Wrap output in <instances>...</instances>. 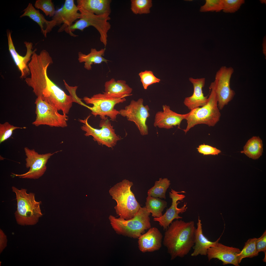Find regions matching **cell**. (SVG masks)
<instances>
[{"label": "cell", "instance_id": "obj_4", "mask_svg": "<svg viewBox=\"0 0 266 266\" xmlns=\"http://www.w3.org/2000/svg\"><path fill=\"white\" fill-rule=\"evenodd\" d=\"M209 88L211 91L206 103L187 113L185 119L187 125L183 130L185 133L196 125L203 124L214 126L219 120L221 114L215 88L212 83Z\"/></svg>", "mask_w": 266, "mask_h": 266}, {"label": "cell", "instance_id": "obj_6", "mask_svg": "<svg viewBox=\"0 0 266 266\" xmlns=\"http://www.w3.org/2000/svg\"><path fill=\"white\" fill-rule=\"evenodd\" d=\"M79 11L81 14L80 18L64 31L71 36L75 37L78 35L72 32L76 30L83 31L87 27L93 26L99 33L100 41L105 47L107 43V33L111 28V25L108 21L111 19L109 16L98 15L80 8Z\"/></svg>", "mask_w": 266, "mask_h": 266}, {"label": "cell", "instance_id": "obj_32", "mask_svg": "<svg viewBox=\"0 0 266 266\" xmlns=\"http://www.w3.org/2000/svg\"><path fill=\"white\" fill-rule=\"evenodd\" d=\"M25 127L14 126L6 122L0 124V143L1 144L9 138L12 135L13 131L17 129H25Z\"/></svg>", "mask_w": 266, "mask_h": 266}, {"label": "cell", "instance_id": "obj_9", "mask_svg": "<svg viewBox=\"0 0 266 266\" xmlns=\"http://www.w3.org/2000/svg\"><path fill=\"white\" fill-rule=\"evenodd\" d=\"M90 116L89 115L83 120H79L80 122L83 124L81 129L85 132L84 135L86 136H92L93 140L99 145L113 148L121 138L115 133L110 120L107 117L105 119H101L99 124L101 128L98 129L93 127L88 123V120Z\"/></svg>", "mask_w": 266, "mask_h": 266}, {"label": "cell", "instance_id": "obj_2", "mask_svg": "<svg viewBox=\"0 0 266 266\" xmlns=\"http://www.w3.org/2000/svg\"><path fill=\"white\" fill-rule=\"evenodd\" d=\"M12 188L16 195L17 207L15 215L17 223L22 226L36 224L42 215L41 201H36L35 194L27 193L26 189H19L14 186Z\"/></svg>", "mask_w": 266, "mask_h": 266}, {"label": "cell", "instance_id": "obj_5", "mask_svg": "<svg viewBox=\"0 0 266 266\" xmlns=\"http://www.w3.org/2000/svg\"><path fill=\"white\" fill-rule=\"evenodd\" d=\"M145 206L141 207L132 218L126 220L119 217L117 218L110 215L109 219L112 227L117 234L133 238H138L151 228L149 216Z\"/></svg>", "mask_w": 266, "mask_h": 266}, {"label": "cell", "instance_id": "obj_22", "mask_svg": "<svg viewBox=\"0 0 266 266\" xmlns=\"http://www.w3.org/2000/svg\"><path fill=\"white\" fill-rule=\"evenodd\" d=\"M79 8L98 15L109 16L111 12V0H77Z\"/></svg>", "mask_w": 266, "mask_h": 266}, {"label": "cell", "instance_id": "obj_15", "mask_svg": "<svg viewBox=\"0 0 266 266\" xmlns=\"http://www.w3.org/2000/svg\"><path fill=\"white\" fill-rule=\"evenodd\" d=\"M185 192L182 191L177 192L172 189L169 193L170 198L172 199V203L171 206L167 209L164 214L159 217H154L153 220L159 222L160 225L163 228L164 230H166L170 224L175 219H182V217L179 214L183 213L186 210L187 203L185 202L183 206L179 208L178 205L180 202L179 200H182L185 197L183 194L179 193Z\"/></svg>", "mask_w": 266, "mask_h": 266}, {"label": "cell", "instance_id": "obj_20", "mask_svg": "<svg viewBox=\"0 0 266 266\" xmlns=\"http://www.w3.org/2000/svg\"><path fill=\"white\" fill-rule=\"evenodd\" d=\"M189 80L193 84V92L191 96L185 98L183 103L191 110L205 105L207 102L208 97L204 96L202 91L205 84L204 78L195 79L190 77Z\"/></svg>", "mask_w": 266, "mask_h": 266}, {"label": "cell", "instance_id": "obj_37", "mask_svg": "<svg viewBox=\"0 0 266 266\" xmlns=\"http://www.w3.org/2000/svg\"><path fill=\"white\" fill-rule=\"evenodd\" d=\"M256 248L257 251L264 252L266 254V232H264L262 235L259 238H257Z\"/></svg>", "mask_w": 266, "mask_h": 266}, {"label": "cell", "instance_id": "obj_11", "mask_svg": "<svg viewBox=\"0 0 266 266\" xmlns=\"http://www.w3.org/2000/svg\"><path fill=\"white\" fill-rule=\"evenodd\" d=\"M24 150L26 157V166L30 168L29 171L21 174L12 173L15 176L23 179H36L41 177L46 170V165L49 159L57 152L40 154L34 149L27 147H25Z\"/></svg>", "mask_w": 266, "mask_h": 266}, {"label": "cell", "instance_id": "obj_38", "mask_svg": "<svg viewBox=\"0 0 266 266\" xmlns=\"http://www.w3.org/2000/svg\"><path fill=\"white\" fill-rule=\"evenodd\" d=\"M7 242L6 235L1 229L0 230V253H1L7 246Z\"/></svg>", "mask_w": 266, "mask_h": 266}, {"label": "cell", "instance_id": "obj_30", "mask_svg": "<svg viewBox=\"0 0 266 266\" xmlns=\"http://www.w3.org/2000/svg\"><path fill=\"white\" fill-rule=\"evenodd\" d=\"M131 9L136 14H147L150 12V9L152 6L151 0H131Z\"/></svg>", "mask_w": 266, "mask_h": 266}, {"label": "cell", "instance_id": "obj_36", "mask_svg": "<svg viewBox=\"0 0 266 266\" xmlns=\"http://www.w3.org/2000/svg\"><path fill=\"white\" fill-rule=\"evenodd\" d=\"M197 149L199 153L203 155H218L221 152L216 148L204 144L200 145Z\"/></svg>", "mask_w": 266, "mask_h": 266}, {"label": "cell", "instance_id": "obj_23", "mask_svg": "<svg viewBox=\"0 0 266 266\" xmlns=\"http://www.w3.org/2000/svg\"><path fill=\"white\" fill-rule=\"evenodd\" d=\"M23 11V13L20 17H27L36 23L40 27L41 32L44 37H46L47 34L50 32L54 28L51 20H47L39 11L36 9L31 3H29Z\"/></svg>", "mask_w": 266, "mask_h": 266}, {"label": "cell", "instance_id": "obj_40", "mask_svg": "<svg viewBox=\"0 0 266 266\" xmlns=\"http://www.w3.org/2000/svg\"><path fill=\"white\" fill-rule=\"evenodd\" d=\"M260 1L261 2V3H265V4H266V0H260Z\"/></svg>", "mask_w": 266, "mask_h": 266}, {"label": "cell", "instance_id": "obj_18", "mask_svg": "<svg viewBox=\"0 0 266 266\" xmlns=\"http://www.w3.org/2000/svg\"><path fill=\"white\" fill-rule=\"evenodd\" d=\"M163 111L155 114L154 126L160 128L169 129L174 126H180L182 121L185 119L187 114H181L172 110L166 105L162 106Z\"/></svg>", "mask_w": 266, "mask_h": 266}, {"label": "cell", "instance_id": "obj_27", "mask_svg": "<svg viewBox=\"0 0 266 266\" xmlns=\"http://www.w3.org/2000/svg\"><path fill=\"white\" fill-rule=\"evenodd\" d=\"M145 207L148 211L151 213L154 217H159L162 216V212L167 206L165 201L158 198L148 196L146 198Z\"/></svg>", "mask_w": 266, "mask_h": 266}, {"label": "cell", "instance_id": "obj_8", "mask_svg": "<svg viewBox=\"0 0 266 266\" xmlns=\"http://www.w3.org/2000/svg\"><path fill=\"white\" fill-rule=\"evenodd\" d=\"M35 104L36 117L33 125L36 127L45 125L62 128L67 126L68 118L66 115L60 114L55 107L40 97H37Z\"/></svg>", "mask_w": 266, "mask_h": 266}, {"label": "cell", "instance_id": "obj_10", "mask_svg": "<svg viewBox=\"0 0 266 266\" xmlns=\"http://www.w3.org/2000/svg\"><path fill=\"white\" fill-rule=\"evenodd\" d=\"M41 98L66 115L69 113L73 103L76 102L72 96L67 95L49 77L47 78Z\"/></svg>", "mask_w": 266, "mask_h": 266}, {"label": "cell", "instance_id": "obj_21", "mask_svg": "<svg viewBox=\"0 0 266 266\" xmlns=\"http://www.w3.org/2000/svg\"><path fill=\"white\" fill-rule=\"evenodd\" d=\"M197 225L195 233L194 245L193 247L194 250L191 255L193 257L199 255L206 256L208 249L219 242L222 234L216 241H210L203 234L202 224L199 216Z\"/></svg>", "mask_w": 266, "mask_h": 266}, {"label": "cell", "instance_id": "obj_31", "mask_svg": "<svg viewBox=\"0 0 266 266\" xmlns=\"http://www.w3.org/2000/svg\"><path fill=\"white\" fill-rule=\"evenodd\" d=\"M35 8L42 11L46 16L53 17L56 10L51 0H37L35 2Z\"/></svg>", "mask_w": 266, "mask_h": 266}, {"label": "cell", "instance_id": "obj_17", "mask_svg": "<svg viewBox=\"0 0 266 266\" xmlns=\"http://www.w3.org/2000/svg\"><path fill=\"white\" fill-rule=\"evenodd\" d=\"M240 251L238 248L227 246L218 242L208 249L207 255L209 261L216 258L221 261L223 265L231 264L239 266L238 254Z\"/></svg>", "mask_w": 266, "mask_h": 266}, {"label": "cell", "instance_id": "obj_16", "mask_svg": "<svg viewBox=\"0 0 266 266\" xmlns=\"http://www.w3.org/2000/svg\"><path fill=\"white\" fill-rule=\"evenodd\" d=\"M8 45L10 53L21 73V79L26 78L30 74L28 64L33 53L37 50H33V44L29 42L25 41L24 44L26 49L25 55L24 56L19 55L17 51L11 37V32L9 30L7 31Z\"/></svg>", "mask_w": 266, "mask_h": 266}, {"label": "cell", "instance_id": "obj_29", "mask_svg": "<svg viewBox=\"0 0 266 266\" xmlns=\"http://www.w3.org/2000/svg\"><path fill=\"white\" fill-rule=\"evenodd\" d=\"M257 239L256 238L249 239L245 243L243 249L238 254L239 264L244 258H251L258 255L256 246Z\"/></svg>", "mask_w": 266, "mask_h": 266}, {"label": "cell", "instance_id": "obj_14", "mask_svg": "<svg viewBox=\"0 0 266 266\" xmlns=\"http://www.w3.org/2000/svg\"><path fill=\"white\" fill-rule=\"evenodd\" d=\"M79 10L74 0L65 1L62 7L56 10L51 20L54 27L63 24L58 30V32L64 31L66 29L70 27L75 20L80 18L81 14L78 12Z\"/></svg>", "mask_w": 266, "mask_h": 266}, {"label": "cell", "instance_id": "obj_28", "mask_svg": "<svg viewBox=\"0 0 266 266\" xmlns=\"http://www.w3.org/2000/svg\"><path fill=\"white\" fill-rule=\"evenodd\" d=\"M170 184V181L167 178L159 179L155 182L154 185L148 191V196L165 199L166 193Z\"/></svg>", "mask_w": 266, "mask_h": 266}, {"label": "cell", "instance_id": "obj_35", "mask_svg": "<svg viewBox=\"0 0 266 266\" xmlns=\"http://www.w3.org/2000/svg\"><path fill=\"white\" fill-rule=\"evenodd\" d=\"M223 11L225 13H233L237 11L245 2L244 0H222Z\"/></svg>", "mask_w": 266, "mask_h": 266}, {"label": "cell", "instance_id": "obj_3", "mask_svg": "<svg viewBox=\"0 0 266 266\" xmlns=\"http://www.w3.org/2000/svg\"><path fill=\"white\" fill-rule=\"evenodd\" d=\"M133 183L125 179L110 189L109 193L117 204L114 208L119 217L126 220L132 218L141 207L131 190Z\"/></svg>", "mask_w": 266, "mask_h": 266}, {"label": "cell", "instance_id": "obj_7", "mask_svg": "<svg viewBox=\"0 0 266 266\" xmlns=\"http://www.w3.org/2000/svg\"><path fill=\"white\" fill-rule=\"evenodd\" d=\"M83 100L87 104L93 105L92 107L86 106L91 110V113L95 117L99 115L103 120L108 116L113 121L116 120L119 114V111L115 108V106L126 100L125 98L113 97L104 92L95 94L90 98L85 97Z\"/></svg>", "mask_w": 266, "mask_h": 266}, {"label": "cell", "instance_id": "obj_26", "mask_svg": "<svg viewBox=\"0 0 266 266\" xmlns=\"http://www.w3.org/2000/svg\"><path fill=\"white\" fill-rule=\"evenodd\" d=\"M263 152V144L262 140L259 136H253L247 142L241 151L248 157L256 160L259 158Z\"/></svg>", "mask_w": 266, "mask_h": 266}, {"label": "cell", "instance_id": "obj_24", "mask_svg": "<svg viewBox=\"0 0 266 266\" xmlns=\"http://www.w3.org/2000/svg\"><path fill=\"white\" fill-rule=\"evenodd\" d=\"M105 93L117 98H123L132 95L133 89L123 80L116 81L114 78L106 82L104 85Z\"/></svg>", "mask_w": 266, "mask_h": 266}, {"label": "cell", "instance_id": "obj_1", "mask_svg": "<svg viewBox=\"0 0 266 266\" xmlns=\"http://www.w3.org/2000/svg\"><path fill=\"white\" fill-rule=\"evenodd\" d=\"M194 222L177 219L166 230L163 241L171 260L187 255L194 245Z\"/></svg>", "mask_w": 266, "mask_h": 266}, {"label": "cell", "instance_id": "obj_12", "mask_svg": "<svg viewBox=\"0 0 266 266\" xmlns=\"http://www.w3.org/2000/svg\"><path fill=\"white\" fill-rule=\"evenodd\" d=\"M233 72L232 67L222 66L217 72L214 81L211 83L215 88L220 110L227 105L235 95L230 87V79Z\"/></svg>", "mask_w": 266, "mask_h": 266}, {"label": "cell", "instance_id": "obj_25", "mask_svg": "<svg viewBox=\"0 0 266 266\" xmlns=\"http://www.w3.org/2000/svg\"><path fill=\"white\" fill-rule=\"evenodd\" d=\"M105 49L97 50L95 48H91L90 52L87 54L81 52L78 53V60L80 63L84 62V68L88 70H91L93 64H99L103 62L107 63L108 60L105 59L104 55Z\"/></svg>", "mask_w": 266, "mask_h": 266}, {"label": "cell", "instance_id": "obj_33", "mask_svg": "<svg viewBox=\"0 0 266 266\" xmlns=\"http://www.w3.org/2000/svg\"><path fill=\"white\" fill-rule=\"evenodd\" d=\"M138 75L140 76L144 88L147 89L150 85L153 83H159L160 79L156 77L153 72L150 70H145L140 72Z\"/></svg>", "mask_w": 266, "mask_h": 266}, {"label": "cell", "instance_id": "obj_34", "mask_svg": "<svg viewBox=\"0 0 266 266\" xmlns=\"http://www.w3.org/2000/svg\"><path fill=\"white\" fill-rule=\"evenodd\" d=\"M223 9L222 0H206L205 4L201 7L200 11L202 12H217L222 10Z\"/></svg>", "mask_w": 266, "mask_h": 266}, {"label": "cell", "instance_id": "obj_13", "mask_svg": "<svg viewBox=\"0 0 266 266\" xmlns=\"http://www.w3.org/2000/svg\"><path fill=\"white\" fill-rule=\"evenodd\" d=\"M143 103L142 98L136 101L132 100L124 109L119 111V115L126 117L128 120L134 123L141 134L145 135L148 133L146 122L150 115L149 106L147 105H144Z\"/></svg>", "mask_w": 266, "mask_h": 266}, {"label": "cell", "instance_id": "obj_39", "mask_svg": "<svg viewBox=\"0 0 266 266\" xmlns=\"http://www.w3.org/2000/svg\"><path fill=\"white\" fill-rule=\"evenodd\" d=\"M263 48V52L265 56H266V36H265L263 38V43L262 44Z\"/></svg>", "mask_w": 266, "mask_h": 266}, {"label": "cell", "instance_id": "obj_19", "mask_svg": "<svg viewBox=\"0 0 266 266\" xmlns=\"http://www.w3.org/2000/svg\"><path fill=\"white\" fill-rule=\"evenodd\" d=\"M163 235L156 227L150 228L138 238V248L143 253L159 250L162 246Z\"/></svg>", "mask_w": 266, "mask_h": 266}]
</instances>
